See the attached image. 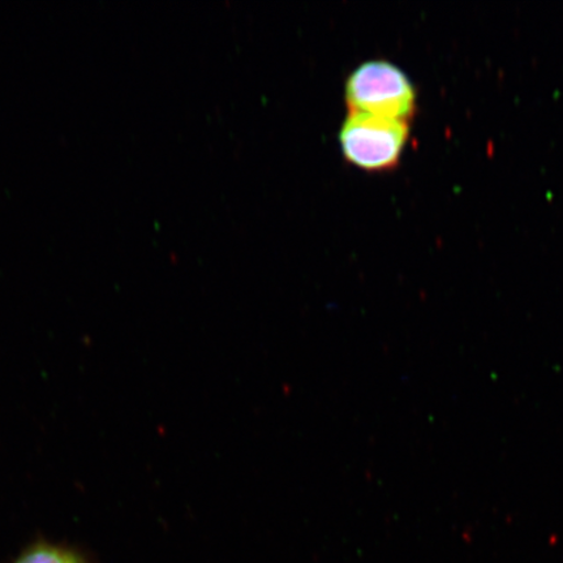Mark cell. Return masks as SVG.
Wrapping results in <instances>:
<instances>
[{"mask_svg": "<svg viewBox=\"0 0 563 563\" xmlns=\"http://www.w3.org/2000/svg\"><path fill=\"white\" fill-rule=\"evenodd\" d=\"M349 112L408 122L417 110V91L402 69L385 60L362 63L344 86Z\"/></svg>", "mask_w": 563, "mask_h": 563, "instance_id": "1", "label": "cell"}, {"mask_svg": "<svg viewBox=\"0 0 563 563\" xmlns=\"http://www.w3.org/2000/svg\"><path fill=\"white\" fill-rule=\"evenodd\" d=\"M408 135V122L349 112L341 126L340 146L350 165L382 173L399 164Z\"/></svg>", "mask_w": 563, "mask_h": 563, "instance_id": "2", "label": "cell"}, {"mask_svg": "<svg viewBox=\"0 0 563 563\" xmlns=\"http://www.w3.org/2000/svg\"><path fill=\"white\" fill-rule=\"evenodd\" d=\"M15 563H84L79 554L69 549L40 543L25 551Z\"/></svg>", "mask_w": 563, "mask_h": 563, "instance_id": "3", "label": "cell"}]
</instances>
